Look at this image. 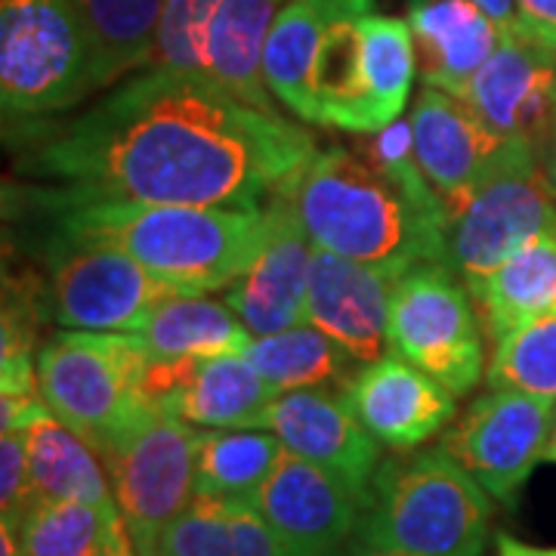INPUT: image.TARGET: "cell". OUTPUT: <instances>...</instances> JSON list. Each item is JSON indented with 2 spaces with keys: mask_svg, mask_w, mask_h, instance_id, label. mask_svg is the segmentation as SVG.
<instances>
[{
  "mask_svg": "<svg viewBox=\"0 0 556 556\" xmlns=\"http://www.w3.org/2000/svg\"><path fill=\"white\" fill-rule=\"evenodd\" d=\"M10 134V130H7ZM16 174L68 195L260 211L316 155L278 112L232 97L211 75L149 65L72 118H28Z\"/></svg>",
  "mask_w": 556,
  "mask_h": 556,
  "instance_id": "6da1fadb",
  "label": "cell"
},
{
  "mask_svg": "<svg viewBox=\"0 0 556 556\" xmlns=\"http://www.w3.org/2000/svg\"><path fill=\"white\" fill-rule=\"evenodd\" d=\"M20 214L31 219L28 232L115 248L182 294L226 291L244 276L266 239V207L142 204L28 186L22 189Z\"/></svg>",
  "mask_w": 556,
  "mask_h": 556,
  "instance_id": "7a4b0ae2",
  "label": "cell"
},
{
  "mask_svg": "<svg viewBox=\"0 0 556 556\" xmlns=\"http://www.w3.org/2000/svg\"><path fill=\"white\" fill-rule=\"evenodd\" d=\"M285 186L321 251L396 269L448 263L452 217L437 189H408L358 152L318 149Z\"/></svg>",
  "mask_w": 556,
  "mask_h": 556,
  "instance_id": "3957f363",
  "label": "cell"
},
{
  "mask_svg": "<svg viewBox=\"0 0 556 556\" xmlns=\"http://www.w3.org/2000/svg\"><path fill=\"white\" fill-rule=\"evenodd\" d=\"M492 495L445 445L383 457L353 541L412 556H482Z\"/></svg>",
  "mask_w": 556,
  "mask_h": 556,
  "instance_id": "277c9868",
  "label": "cell"
},
{
  "mask_svg": "<svg viewBox=\"0 0 556 556\" xmlns=\"http://www.w3.org/2000/svg\"><path fill=\"white\" fill-rule=\"evenodd\" d=\"M152 353L137 334L56 331L38 350L47 408L102 457L159 405L146 393Z\"/></svg>",
  "mask_w": 556,
  "mask_h": 556,
  "instance_id": "5b68a950",
  "label": "cell"
},
{
  "mask_svg": "<svg viewBox=\"0 0 556 556\" xmlns=\"http://www.w3.org/2000/svg\"><path fill=\"white\" fill-rule=\"evenodd\" d=\"M93 90V40L75 0H0V102L7 121L53 118Z\"/></svg>",
  "mask_w": 556,
  "mask_h": 556,
  "instance_id": "8992f818",
  "label": "cell"
},
{
  "mask_svg": "<svg viewBox=\"0 0 556 556\" xmlns=\"http://www.w3.org/2000/svg\"><path fill=\"white\" fill-rule=\"evenodd\" d=\"M541 236H556V201L541 177L535 146L501 142L467 204L452 217L448 266L470 288Z\"/></svg>",
  "mask_w": 556,
  "mask_h": 556,
  "instance_id": "52a82bcc",
  "label": "cell"
},
{
  "mask_svg": "<svg viewBox=\"0 0 556 556\" xmlns=\"http://www.w3.org/2000/svg\"><path fill=\"white\" fill-rule=\"evenodd\" d=\"M31 236V257L43 263L50 316L68 331L137 334L167 300L182 298L177 285L152 276L137 260L105 244Z\"/></svg>",
  "mask_w": 556,
  "mask_h": 556,
  "instance_id": "ba28073f",
  "label": "cell"
},
{
  "mask_svg": "<svg viewBox=\"0 0 556 556\" xmlns=\"http://www.w3.org/2000/svg\"><path fill=\"white\" fill-rule=\"evenodd\" d=\"M390 353L467 396L485 375V338L477 303L448 263H420L399 278Z\"/></svg>",
  "mask_w": 556,
  "mask_h": 556,
  "instance_id": "9c48e42d",
  "label": "cell"
},
{
  "mask_svg": "<svg viewBox=\"0 0 556 556\" xmlns=\"http://www.w3.org/2000/svg\"><path fill=\"white\" fill-rule=\"evenodd\" d=\"M199 427L155 408L102 457L139 556H159L164 529L195 497Z\"/></svg>",
  "mask_w": 556,
  "mask_h": 556,
  "instance_id": "30bf717a",
  "label": "cell"
},
{
  "mask_svg": "<svg viewBox=\"0 0 556 556\" xmlns=\"http://www.w3.org/2000/svg\"><path fill=\"white\" fill-rule=\"evenodd\" d=\"M554 417L556 399L492 390L457 417L439 445H445L497 504L514 510L526 479L538 460H544Z\"/></svg>",
  "mask_w": 556,
  "mask_h": 556,
  "instance_id": "8fae6325",
  "label": "cell"
},
{
  "mask_svg": "<svg viewBox=\"0 0 556 556\" xmlns=\"http://www.w3.org/2000/svg\"><path fill=\"white\" fill-rule=\"evenodd\" d=\"M266 207V239L257 257L236 278L223 300L254 338L306 325V291L316 244L300 219L288 186L281 182Z\"/></svg>",
  "mask_w": 556,
  "mask_h": 556,
  "instance_id": "7c38bea8",
  "label": "cell"
},
{
  "mask_svg": "<svg viewBox=\"0 0 556 556\" xmlns=\"http://www.w3.org/2000/svg\"><path fill=\"white\" fill-rule=\"evenodd\" d=\"M464 102L501 142L535 146L556 124V47L529 31H507Z\"/></svg>",
  "mask_w": 556,
  "mask_h": 556,
  "instance_id": "4fadbf2b",
  "label": "cell"
},
{
  "mask_svg": "<svg viewBox=\"0 0 556 556\" xmlns=\"http://www.w3.org/2000/svg\"><path fill=\"white\" fill-rule=\"evenodd\" d=\"M405 273L408 269L358 263L316 248L306 291V325H316L338 340L362 365L390 356L393 298Z\"/></svg>",
  "mask_w": 556,
  "mask_h": 556,
  "instance_id": "5bb4252c",
  "label": "cell"
},
{
  "mask_svg": "<svg viewBox=\"0 0 556 556\" xmlns=\"http://www.w3.org/2000/svg\"><path fill=\"white\" fill-rule=\"evenodd\" d=\"M254 510L298 554L328 556L356 532L362 497L325 467L285 448L254 497Z\"/></svg>",
  "mask_w": 556,
  "mask_h": 556,
  "instance_id": "9a60e30c",
  "label": "cell"
},
{
  "mask_svg": "<svg viewBox=\"0 0 556 556\" xmlns=\"http://www.w3.org/2000/svg\"><path fill=\"white\" fill-rule=\"evenodd\" d=\"M362 427L383 448L412 452L457 415V396L396 353L362 365L340 390Z\"/></svg>",
  "mask_w": 556,
  "mask_h": 556,
  "instance_id": "2e32d148",
  "label": "cell"
},
{
  "mask_svg": "<svg viewBox=\"0 0 556 556\" xmlns=\"http://www.w3.org/2000/svg\"><path fill=\"white\" fill-rule=\"evenodd\" d=\"M263 430L276 433L288 452L334 473L362 501L383 460V445L362 427L343 393L331 390L278 393L263 417Z\"/></svg>",
  "mask_w": 556,
  "mask_h": 556,
  "instance_id": "e0dca14e",
  "label": "cell"
},
{
  "mask_svg": "<svg viewBox=\"0 0 556 556\" xmlns=\"http://www.w3.org/2000/svg\"><path fill=\"white\" fill-rule=\"evenodd\" d=\"M415 155L424 177L437 189L448 217L467 204L501 139L470 112V105L445 90L424 87L412 109Z\"/></svg>",
  "mask_w": 556,
  "mask_h": 556,
  "instance_id": "ac0fdd59",
  "label": "cell"
},
{
  "mask_svg": "<svg viewBox=\"0 0 556 556\" xmlns=\"http://www.w3.org/2000/svg\"><path fill=\"white\" fill-rule=\"evenodd\" d=\"M408 25L424 87L445 90L457 100L467 97L501 43L495 20L470 0H408Z\"/></svg>",
  "mask_w": 556,
  "mask_h": 556,
  "instance_id": "d6986e66",
  "label": "cell"
},
{
  "mask_svg": "<svg viewBox=\"0 0 556 556\" xmlns=\"http://www.w3.org/2000/svg\"><path fill=\"white\" fill-rule=\"evenodd\" d=\"M291 0H223L207 31V75L254 109L276 112L263 80V50L278 13Z\"/></svg>",
  "mask_w": 556,
  "mask_h": 556,
  "instance_id": "ffe728a7",
  "label": "cell"
},
{
  "mask_svg": "<svg viewBox=\"0 0 556 556\" xmlns=\"http://www.w3.org/2000/svg\"><path fill=\"white\" fill-rule=\"evenodd\" d=\"M278 390L244 356L201 362L164 408L199 430H263Z\"/></svg>",
  "mask_w": 556,
  "mask_h": 556,
  "instance_id": "44dd1931",
  "label": "cell"
},
{
  "mask_svg": "<svg viewBox=\"0 0 556 556\" xmlns=\"http://www.w3.org/2000/svg\"><path fill=\"white\" fill-rule=\"evenodd\" d=\"M467 291L492 343L535 318L556 316V236L522 244Z\"/></svg>",
  "mask_w": 556,
  "mask_h": 556,
  "instance_id": "7402d4cb",
  "label": "cell"
},
{
  "mask_svg": "<svg viewBox=\"0 0 556 556\" xmlns=\"http://www.w3.org/2000/svg\"><path fill=\"white\" fill-rule=\"evenodd\" d=\"M353 0H291L266 38L263 80L291 115L313 124V68L325 31Z\"/></svg>",
  "mask_w": 556,
  "mask_h": 556,
  "instance_id": "603a6c76",
  "label": "cell"
},
{
  "mask_svg": "<svg viewBox=\"0 0 556 556\" xmlns=\"http://www.w3.org/2000/svg\"><path fill=\"white\" fill-rule=\"evenodd\" d=\"M159 556H303L260 517L254 504L192 497L161 535Z\"/></svg>",
  "mask_w": 556,
  "mask_h": 556,
  "instance_id": "cb8c5ba5",
  "label": "cell"
},
{
  "mask_svg": "<svg viewBox=\"0 0 556 556\" xmlns=\"http://www.w3.org/2000/svg\"><path fill=\"white\" fill-rule=\"evenodd\" d=\"M28 467L35 497L80 501L118 510L112 477L102 455L50 408L28 427Z\"/></svg>",
  "mask_w": 556,
  "mask_h": 556,
  "instance_id": "d4e9b609",
  "label": "cell"
},
{
  "mask_svg": "<svg viewBox=\"0 0 556 556\" xmlns=\"http://www.w3.org/2000/svg\"><path fill=\"white\" fill-rule=\"evenodd\" d=\"M152 358L161 362H207L241 356L254 334L244 328L226 300L207 294H182L159 306L137 331Z\"/></svg>",
  "mask_w": 556,
  "mask_h": 556,
  "instance_id": "484cf974",
  "label": "cell"
},
{
  "mask_svg": "<svg viewBox=\"0 0 556 556\" xmlns=\"http://www.w3.org/2000/svg\"><path fill=\"white\" fill-rule=\"evenodd\" d=\"M362 137L402 118L417 72L408 20L368 13L362 20Z\"/></svg>",
  "mask_w": 556,
  "mask_h": 556,
  "instance_id": "4316f807",
  "label": "cell"
},
{
  "mask_svg": "<svg viewBox=\"0 0 556 556\" xmlns=\"http://www.w3.org/2000/svg\"><path fill=\"white\" fill-rule=\"evenodd\" d=\"M241 356L248 358L278 393L328 390L331 383H338L343 390L362 368V362L350 350H343L338 340L318 331L316 325H298L278 334L254 338Z\"/></svg>",
  "mask_w": 556,
  "mask_h": 556,
  "instance_id": "83f0119b",
  "label": "cell"
},
{
  "mask_svg": "<svg viewBox=\"0 0 556 556\" xmlns=\"http://www.w3.org/2000/svg\"><path fill=\"white\" fill-rule=\"evenodd\" d=\"M75 7L93 40L97 90L152 65L164 0H75Z\"/></svg>",
  "mask_w": 556,
  "mask_h": 556,
  "instance_id": "f1b7e54d",
  "label": "cell"
},
{
  "mask_svg": "<svg viewBox=\"0 0 556 556\" xmlns=\"http://www.w3.org/2000/svg\"><path fill=\"white\" fill-rule=\"evenodd\" d=\"M281 452V439L269 430H199L195 497L254 504Z\"/></svg>",
  "mask_w": 556,
  "mask_h": 556,
  "instance_id": "f546056e",
  "label": "cell"
},
{
  "mask_svg": "<svg viewBox=\"0 0 556 556\" xmlns=\"http://www.w3.org/2000/svg\"><path fill=\"white\" fill-rule=\"evenodd\" d=\"M118 519L97 504L35 497L13 529L22 556H97Z\"/></svg>",
  "mask_w": 556,
  "mask_h": 556,
  "instance_id": "4dcf8cb0",
  "label": "cell"
},
{
  "mask_svg": "<svg viewBox=\"0 0 556 556\" xmlns=\"http://www.w3.org/2000/svg\"><path fill=\"white\" fill-rule=\"evenodd\" d=\"M485 380L492 390L556 399V316L522 325L492 343Z\"/></svg>",
  "mask_w": 556,
  "mask_h": 556,
  "instance_id": "1f68e13d",
  "label": "cell"
},
{
  "mask_svg": "<svg viewBox=\"0 0 556 556\" xmlns=\"http://www.w3.org/2000/svg\"><path fill=\"white\" fill-rule=\"evenodd\" d=\"M219 3L223 0H164L152 65L186 75H207L204 47Z\"/></svg>",
  "mask_w": 556,
  "mask_h": 556,
  "instance_id": "d6a6232c",
  "label": "cell"
},
{
  "mask_svg": "<svg viewBox=\"0 0 556 556\" xmlns=\"http://www.w3.org/2000/svg\"><path fill=\"white\" fill-rule=\"evenodd\" d=\"M31 467H28V430L13 427L0 433V514L7 526H16L31 507Z\"/></svg>",
  "mask_w": 556,
  "mask_h": 556,
  "instance_id": "836d02e7",
  "label": "cell"
},
{
  "mask_svg": "<svg viewBox=\"0 0 556 556\" xmlns=\"http://www.w3.org/2000/svg\"><path fill=\"white\" fill-rule=\"evenodd\" d=\"M519 28L556 47V0H517Z\"/></svg>",
  "mask_w": 556,
  "mask_h": 556,
  "instance_id": "e575fe53",
  "label": "cell"
},
{
  "mask_svg": "<svg viewBox=\"0 0 556 556\" xmlns=\"http://www.w3.org/2000/svg\"><path fill=\"white\" fill-rule=\"evenodd\" d=\"M470 3H477L479 10H485L495 25L501 28V35H507V31H517L519 28V3L517 0H470Z\"/></svg>",
  "mask_w": 556,
  "mask_h": 556,
  "instance_id": "d590c367",
  "label": "cell"
},
{
  "mask_svg": "<svg viewBox=\"0 0 556 556\" xmlns=\"http://www.w3.org/2000/svg\"><path fill=\"white\" fill-rule=\"evenodd\" d=\"M538 164H541V177L547 182L551 195L556 201V124L547 130V137L538 142Z\"/></svg>",
  "mask_w": 556,
  "mask_h": 556,
  "instance_id": "8d00e7d4",
  "label": "cell"
},
{
  "mask_svg": "<svg viewBox=\"0 0 556 556\" xmlns=\"http://www.w3.org/2000/svg\"><path fill=\"white\" fill-rule=\"evenodd\" d=\"M97 556H139L137 547H134V538H130L127 526H124V517L112 526V532H109Z\"/></svg>",
  "mask_w": 556,
  "mask_h": 556,
  "instance_id": "74e56055",
  "label": "cell"
},
{
  "mask_svg": "<svg viewBox=\"0 0 556 556\" xmlns=\"http://www.w3.org/2000/svg\"><path fill=\"white\" fill-rule=\"evenodd\" d=\"M495 547L497 556H556V547H535L510 535H497Z\"/></svg>",
  "mask_w": 556,
  "mask_h": 556,
  "instance_id": "f35d334b",
  "label": "cell"
},
{
  "mask_svg": "<svg viewBox=\"0 0 556 556\" xmlns=\"http://www.w3.org/2000/svg\"><path fill=\"white\" fill-rule=\"evenodd\" d=\"M328 556H412V554H396V551H378V547H365V544H358V541H346V544H340L338 551H331Z\"/></svg>",
  "mask_w": 556,
  "mask_h": 556,
  "instance_id": "ab89813d",
  "label": "cell"
},
{
  "mask_svg": "<svg viewBox=\"0 0 556 556\" xmlns=\"http://www.w3.org/2000/svg\"><path fill=\"white\" fill-rule=\"evenodd\" d=\"M544 460H547V464H556V417H554V430H551V439H547V448H544Z\"/></svg>",
  "mask_w": 556,
  "mask_h": 556,
  "instance_id": "60d3db41",
  "label": "cell"
}]
</instances>
